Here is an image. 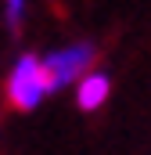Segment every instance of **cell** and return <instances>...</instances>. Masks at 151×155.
<instances>
[{
    "mask_svg": "<svg viewBox=\"0 0 151 155\" xmlns=\"http://www.w3.org/2000/svg\"><path fill=\"white\" fill-rule=\"evenodd\" d=\"M47 94H50V79H47V69H43V58L22 54L7 72V101L18 112H33Z\"/></svg>",
    "mask_w": 151,
    "mask_h": 155,
    "instance_id": "1",
    "label": "cell"
},
{
    "mask_svg": "<svg viewBox=\"0 0 151 155\" xmlns=\"http://www.w3.org/2000/svg\"><path fill=\"white\" fill-rule=\"evenodd\" d=\"M97 51L94 43L79 40V43H69V47H58L43 58V69H47V79H50V90H61V87H72L90 72Z\"/></svg>",
    "mask_w": 151,
    "mask_h": 155,
    "instance_id": "2",
    "label": "cell"
},
{
    "mask_svg": "<svg viewBox=\"0 0 151 155\" xmlns=\"http://www.w3.org/2000/svg\"><path fill=\"white\" fill-rule=\"evenodd\" d=\"M108 94H112V79L104 76V72H86V76L76 83V101H79L83 112L101 108L108 101Z\"/></svg>",
    "mask_w": 151,
    "mask_h": 155,
    "instance_id": "3",
    "label": "cell"
},
{
    "mask_svg": "<svg viewBox=\"0 0 151 155\" xmlns=\"http://www.w3.org/2000/svg\"><path fill=\"white\" fill-rule=\"evenodd\" d=\"M25 7H29V0H4V22H7V29H11V33L22 25Z\"/></svg>",
    "mask_w": 151,
    "mask_h": 155,
    "instance_id": "4",
    "label": "cell"
}]
</instances>
